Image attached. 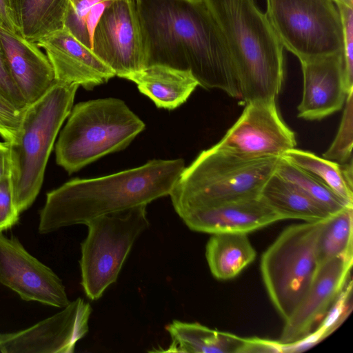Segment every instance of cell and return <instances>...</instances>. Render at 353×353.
I'll return each mask as SVG.
<instances>
[{"mask_svg": "<svg viewBox=\"0 0 353 353\" xmlns=\"http://www.w3.org/2000/svg\"><path fill=\"white\" fill-rule=\"evenodd\" d=\"M145 67L190 70L205 89L241 98L236 69L205 0H134Z\"/></svg>", "mask_w": 353, "mask_h": 353, "instance_id": "cell-1", "label": "cell"}, {"mask_svg": "<svg viewBox=\"0 0 353 353\" xmlns=\"http://www.w3.org/2000/svg\"><path fill=\"white\" fill-rule=\"evenodd\" d=\"M184 168L182 159H153L101 177L72 179L47 193L39 212V232L85 225L99 216L170 195Z\"/></svg>", "mask_w": 353, "mask_h": 353, "instance_id": "cell-2", "label": "cell"}, {"mask_svg": "<svg viewBox=\"0 0 353 353\" xmlns=\"http://www.w3.org/2000/svg\"><path fill=\"white\" fill-rule=\"evenodd\" d=\"M225 40L241 99L276 100L284 78L283 46L255 0H205Z\"/></svg>", "mask_w": 353, "mask_h": 353, "instance_id": "cell-3", "label": "cell"}, {"mask_svg": "<svg viewBox=\"0 0 353 353\" xmlns=\"http://www.w3.org/2000/svg\"><path fill=\"white\" fill-rule=\"evenodd\" d=\"M281 157L248 158L215 145L185 167L170 196L179 216L196 209L259 196Z\"/></svg>", "mask_w": 353, "mask_h": 353, "instance_id": "cell-4", "label": "cell"}, {"mask_svg": "<svg viewBox=\"0 0 353 353\" xmlns=\"http://www.w3.org/2000/svg\"><path fill=\"white\" fill-rule=\"evenodd\" d=\"M79 85L56 82L23 110L15 140L10 143V179L19 213L34 201L55 139L72 110Z\"/></svg>", "mask_w": 353, "mask_h": 353, "instance_id": "cell-5", "label": "cell"}, {"mask_svg": "<svg viewBox=\"0 0 353 353\" xmlns=\"http://www.w3.org/2000/svg\"><path fill=\"white\" fill-rule=\"evenodd\" d=\"M144 122L117 98L80 102L72 108L55 145L56 162L69 174L125 148Z\"/></svg>", "mask_w": 353, "mask_h": 353, "instance_id": "cell-6", "label": "cell"}, {"mask_svg": "<svg viewBox=\"0 0 353 353\" xmlns=\"http://www.w3.org/2000/svg\"><path fill=\"white\" fill-rule=\"evenodd\" d=\"M322 222L286 228L261 256L263 283L284 321L299 305L318 270L316 243Z\"/></svg>", "mask_w": 353, "mask_h": 353, "instance_id": "cell-7", "label": "cell"}, {"mask_svg": "<svg viewBox=\"0 0 353 353\" xmlns=\"http://www.w3.org/2000/svg\"><path fill=\"white\" fill-rule=\"evenodd\" d=\"M147 205L95 217L86 223L88 232L81 244V282L88 299L101 298L117 280L136 239L149 227Z\"/></svg>", "mask_w": 353, "mask_h": 353, "instance_id": "cell-8", "label": "cell"}, {"mask_svg": "<svg viewBox=\"0 0 353 353\" xmlns=\"http://www.w3.org/2000/svg\"><path fill=\"white\" fill-rule=\"evenodd\" d=\"M266 15L284 48L300 62L343 52L341 14L333 0H266Z\"/></svg>", "mask_w": 353, "mask_h": 353, "instance_id": "cell-9", "label": "cell"}, {"mask_svg": "<svg viewBox=\"0 0 353 353\" xmlns=\"http://www.w3.org/2000/svg\"><path fill=\"white\" fill-rule=\"evenodd\" d=\"M248 158L281 157L295 148L294 132L281 117L276 100L246 103L241 116L214 145Z\"/></svg>", "mask_w": 353, "mask_h": 353, "instance_id": "cell-10", "label": "cell"}, {"mask_svg": "<svg viewBox=\"0 0 353 353\" xmlns=\"http://www.w3.org/2000/svg\"><path fill=\"white\" fill-rule=\"evenodd\" d=\"M92 50L121 78L145 68L134 0H114L104 10L93 32Z\"/></svg>", "mask_w": 353, "mask_h": 353, "instance_id": "cell-11", "label": "cell"}, {"mask_svg": "<svg viewBox=\"0 0 353 353\" xmlns=\"http://www.w3.org/2000/svg\"><path fill=\"white\" fill-rule=\"evenodd\" d=\"M58 313L25 330L0 334L3 353H71L88 332L89 303L78 298Z\"/></svg>", "mask_w": 353, "mask_h": 353, "instance_id": "cell-12", "label": "cell"}, {"mask_svg": "<svg viewBox=\"0 0 353 353\" xmlns=\"http://www.w3.org/2000/svg\"><path fill=\"white\" fill-rule=\"evenodd\" d=\"M0 283L23 300L59 308L70 302L61 279L15 237L0 232Z\"/></svg>", "mask_w": 353, "mask_h": 353, "instance_id": "cell-13", "label": "cell"}, {"mask_svg": "<svg viewBox=\"0 0 353 353\" xmlns=\"http://www.w3.org/2000/svg\"><path fill=\"white\" fill-rule=\"evenodd\" d=\"M352 261L336 257L319 265L306 294L290 316L284 321L278 341L281 345L296 344L313 332L347 283Z\"/></svg>", "mask_w": 353, "mask_h": 353, "instance_id": "cell-14", "label": "cell"}, {"mask_svg": "<svg viewBox=\"0 0 353 353\" xmlns=\"http://www.w3.org/2000/svg\"><path fill=\"white\" fill-rule=\"evenodd\" d=\"M303 92L298 117L321 120L341 110L349 91L345 81L343 53L300 62Z\"/></svg>", "mask_w": 353, "mask_h": 353, "instance_id": "cell-15", "label": "cell"}, {"mask_svg": "<svg viewBox=\"0 0 353 353\" xmlns=\"http://www.w3.org/2000/svg\"><path fill=\"white\" fill-rule=\"evenodd\" d=\"M36 43L46 50L56 82L74 84L90 90L116 76L92 50L65 28L43 37Z\"/></svg>", "mask_w": 353, "mask_h": 353, "instance_id": "cell-16", "label": "cell"}, {"mask_svg": "<svg viewBox=\"0 0 353 353\" xmlns=\"http://www.w3.org/2000/svg\"><path fill=\"white\" fill-rule=\"evenodd\" d=\"M179 216L190 230L211 234H248L283 220L260 195L193 210Z\"/></svg>", "mask_w": 353, "mask_h": 353, "instance_id": "cell-17", "label": "cell"}, {"mask_svg": "<svg viewBox=\"0 0 353 353\" xmlns=\"http://www.w3.org/2000/svg\"><path fill=\"white\" fill-rule=\"evenodd\" d=\"M0 42L9 72L29 105L56 83L52 65L36 43L9 30L2 24Z\"/></svg>", "mask_w": 353, "mask_h": 353, "instance_id": "cell-18", "label": "cell"}, {"mask_svg": "<svg viewBox=\"0 0 353 353\" xmlns=\"http://www.w3.org/2000/svg\"><path fill=\"white\" fill-rule=\"evenodd\" d=\"M125 79L135 83L157 108L166 110L179 107L199 85L190 70L159 64L145 67Z\"/></svg>", "mask_w": 353, "mask_h": 353, "instance_id": "cell-19", "label": "cell"}, {"mask_svg": "<svg viewBox=\"0 0 353 353\" xmlns=\"http://www.w3.org/2000/svg\"><path fill=\"white\" fill-rule=\"evenodd\" d=\"M172 341L161 352L185 353H239L244 338L210 329L198 323L173 320L166 326Z\"/></svg>", "mask_w": 353, "mask_h": 353, "instance_id": "cell-20", "label": "cell"}, {"mask_svg": "<svg viewBox=\"0 0 353 353\" xmlns=\"http://www.w3.org/2000/svg\"><path fill=\"white\" fill-rule=\"evenodd\" d=\"M259 195L283 220L319 222L332 215L276 171L263 185Z\"/></svg>", "mask_w": 353, "mask_h": 353, "instance_id": "cell-21", "label": "cell"}, {"mask_svg": "<svg viewBox=\"0 0 353 353\" xmlns=\"http://www.w3.org/2000/svg\"><path fill=\"white\" fill-rule=\"evenodd\" d=\"M245 233L212 234L207 242L205 257L213 276L221 281L234 279L256 256Z\"/></svg>", "mask_w": 353, "mask_h": 353, "instance_id": "cell-22", "label": "cell"}, {"mask_svg": "<svg viewBox=\"0 0 353 353\" xmlns=\"http://www.w3.org/2000/svg\"><path fill=\"white\" fill-rule=\"evenodd\" d=\"M68 0H12L19 33L37 43L64 28Z\"/></svg>", "mask_w": 353, "mask_h": 353, "instance_id": "cell-23", "label": "cell"}, {"mask_svg": "<svg viewBox=\"0 0 353 353\" xmlns=\"http://www.w3.org/2000/svg\"><path fill=\"white\" fill-rule=\"evenodd\" d=\"M281 157L309 173L341 199L353 205L352 159L339 164L310 152L296 148L288 150Z\"/></svg>", "mask_w": 353, "mask_h": 353, "instance_id": "cell-24", "label": "cell"}, {"mask_svg": "<svg viewBox=\"0 0 353 353\" xmlns=\"http://www.w3.org/2000/svg\"><path fill=\"white\" fill-rule=\"evenodd\" d=\"M353 207H347L322 222L316 243L319 267L336 257L353 260Z\"/></svg>", "mask_w": 353, "mask_h": 353, "instance_id": "cell-25", "label": "cell"}, {"mask_svg": "<svg viewBox=\"0 0 353 353\" xmlns=\"http://www.w3.org/2000/svg\"><path fill=\"white\" fill-rule=\"evenodd\" d=\"M276 172L332 214L345 208L353 207V205L341 199L322 182L283 157L279 161Z\"/></svg>", "mask_w": 353, "mask_h": 353, "instance_id": "cell-26", "label": "cell"}, {"mask_svg": "<svg viewBox=\"0 0 353 353\" xmlns=\"http://www.w3.org/2000/svg\"><path fill=\"white\" fill-rule=\"evenodd\" d=\"M114 0H68L64 28L92 50L95 26L104 10Z\"/></svg>", "mask_w": 353, "mask_h": 353, "instance_id": "cell-27", "label": "cell"}, {"mask_svg": "<svg viewBox=\"0 0 353 353\" xmlns=\"http://www.w3.org/2000/svg\"><path fill=\"white\" fill-rule=\"evenodd\" d=\"M337 133L323 157L343 164L352 159L353 90L347 94Z\"/></svg>", "mask_w": 353, "mask_h": 353, "instance_id": "cell-28", "label": "cell"}, {"mask_svg": "<svg viewBox=\"0 0 353 353\" xmlns=\"http://www.w3.org/2000/svg\"><path fill=\"white\" fill-rule=\"evenodd\" d=\"M343 28V59L347 88L353 90V6L336 3Z\"/></svg>", "mask_w": 353, "mask_h": 353, "instance_id": "cell-29", "label": "cell"}, {"mask_svg": "<svg viewBox=\"0 0 353 353\" xmlns=\"http://www.w3.org/2000/svg\"><path fill=\"white\" fill-rule=\"evenodd\" d=\"M19 214L13 200L10 175H8L0 181V232L14 225Z\"/></svg>", "mask_w": 353, "mask_h": 353, "instance_id": "cell-30", "label": "cell"}, {"mask_svg": "<svg viewBox=\"0 0 353 353\" xmlns=\"http://www.w3.org/2000/svg\"><path fill=\"white\" fill-rule=\"evenodd\" d=\"M23 112L0 95V136L5 141L12 143L17 138Z\"/></svg>", "mask_w": 353, "mask_h": 353, "instance_id": "cell-31", "label": "cell"}, {"mask_svg": "<svg viewBox=\"0 0 353 353\" xmlns=\"http://www.w3.org/2000/svg\"><path fill=\"white\" fill-rule=\"evenodd\" d=\"M1 24L0 21V25ZM0 95L19 110L28 107L25 99L14 83L5 62L0 42Z\"/></svg>", "mask_w": 353, "mask_h": 353, "instance_id": "cell-32", "label": "cell"}, {"mask_svg": "<svg viewBox=\"0 0 353 353\" xmlns=\"http://www.w3.org/2000/svg\"><path fill=\"white\" fill-rule=\"evenodd\" d=\"M242 352H283L279 341H272L259 338H244L239 353Z\"/></svg>", "mask_w": 353, "mask_h": 353, "instance_id": "cell-33", "label": "cell"}, {"mask_svg": "<svg viewBox=\"0 0 353 353\" xmlns=\"http://www.w3.org/2000/svg\"><path fill=\"white\" fill-rule=\"evenodd\" d=\"M0 21L10 31L19 33L12 6V0H0Z\"/></svg>", "mask_w": 353, "mask_h": 353, "instance_id": "cell-34", "label": "cell"}, {"mask_svg": "<svg viewBox=\"0 0 353 353\" xmlns=\"http://www.w3.org/2000/svg\"><path fill=\"white\" fill-rule=\"evenodd\" d=\"M11 171L10 143L8 141H0V181Z\"/></svg>", "mask_w": 353, "mask_h": 353, "instance_id": "cell-35", "label": "cell"}, {"mask_svg": "<svg viewBox=\"0 0 353 353\" xmlns=\"http://www.w3.org/2000/svg\"><path fill=\"white\" fill-rule=\"evenodd\" d=\"M336 3H343L353 6V0H333Z\"/></svg>", "mask_w": 353, "mask_h": 353, "instance_id": "cell-36", "label": "cell"}]
</instances>
